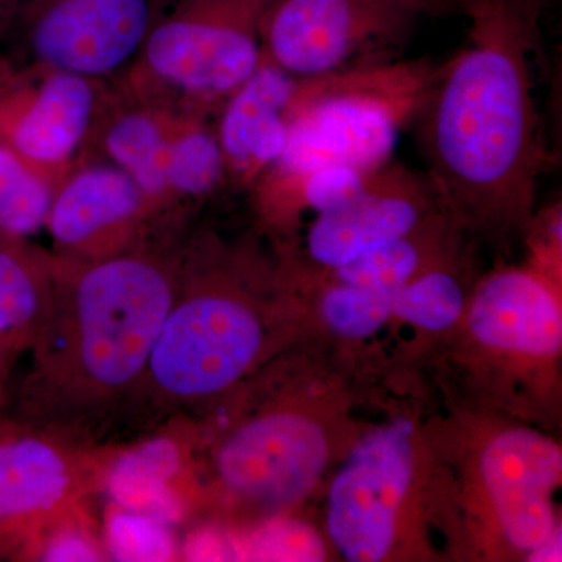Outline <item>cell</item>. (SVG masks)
I'll return each mask as SVG.
<instances>
[{"instance_id":"obj_1","label":"cell","mask_w":562,"mask_h":562,"mask_svg":"<svg viewBox=\"0 0 562 562\" xmlns=\"http://www.w3.org/2000/svg\"><path fill=\"white\" fill-rule=\"evenodd\" d=\"M460 3L464 44L438 66L417 117L427 177L461 224H520L549 165L536 95L547 0Z\"/></svg>"},{"instance_id":"obj_14","label":"cell","mask_w":562,"mask_h":562,"mask_svg":"<svg viewBox=\"0 0 562 562\" xmlns=\"http://www.w3.org/2000/svg\"><path fill=\"white\" fill-rule=\"evenodd\" d=\"M479 469L509 546L532 553L557 535L553 494L562 475L557 442L528 428H508L483 447Z\"/></svg>"},{"instance_id":"obj_3","label":"cell","mask_w":562,"mask_h":562,"mask_svg":"<svg viewBox=\"0 0 562 562\" xmlns=\"http://www.w3.org/2000/svg\"><path fill=\"white\" fill-rule=\"evenodd\" d=\"M254 258L206 236L184 239L179 283L120 431L136 438L187 419L238 386L265 357L266 314Z\"/></svg>"},{"instance_id":"obj_9","label":"cell","mask_w":562,"mask_h":562,"mask_svg":"<svg viewBox=\"0 0 562 562\" xmlns=\"http://www.w3.org/2000/svg\"><path fill=\"white\" fill-rule=\"evenodd\" d=\"M160 2L16 0L2 31L18 44L22 68L120 79L138 57Z\"/></svg>"},{"instance_id":"obj_26","label":"cell","mask_w":562,"mask_h":562,"mask_svg":"<svg viewBox=\"0 0 562 562\" xmlns=\"http://www.w3.org/2000/svg\"><path fill=\"white\" fill-rule=\"evenodd\" d=\"M22 557L33 561H109L102 536L87 522L83 508L41 531Z\"/></svg>"},{"instance_id":"obj_2","label":"cell","mask_w":562,"mask_h":562,"mask_svg":"<svg viewBox=\"0 0 562 562\" xmlns=\"http://www.w3.org/2000/svg\"><path fill=\"white\" fill-rule=\"evenodd\" d=\"M183 246L181 224L165 222L98 260L54 254V297L29 347L18 420L114 446L171 308Z\"/></svg>"},{"instance_id":"obj_30","label":"cell","mask_w":562,"mask_h":562,"mask_svg":"<svg viewBox=\"0 0 562 562\" xmlns=\"http://www.w3.org/2000/svg\"><path fill=\"white\" fill-rule=\"evenodd\" d=\"M14 2H16V0H0V31H2L3 24H5Z\"/></svg>"},{"instance_id":"obj_25","label":"cell","mask_w":562,"mask_h":562,"mask_svg":"<svg viewBox=\"0 0 562 562\" xmlns=\"http://www.w3.org/2000/svg\"><path fill=\"white\" fill-rule=\"evenodd\" d=\"M102 539L109 560L171 561L179 554L168 525L120 506L111 505Z\"/></svg>"},{"instance_id":"obj_5","label":"cell","mask_w":562,"mask_h":562,"mask_svg":"<svg viewBox=\"0 0 562 562\" xmlns=\"http://www.w3.org/2000/svg\"><path fill=\"white\" fill-rule=\"evenodd\" d=\"M273 0H161L121 94L209 114L262 61L261 25Z\"/></svg>"},{"instance_id":"obj_16","label":"cell","mask_w":562,"mask_h":562,"mask_svg":"<svg viewBox=\"0 0 562 562\" xmlns=\"http://www.w3.org/2000/svg\"><path fill=\"white\" fill-rule=\"evenodd\" d=\"M191 462V431L187 419L117 446L102 492L111 503L160 520L177 524L198 497Z\"/></svg>"},{"instance_id":"obj_11","label":"cell","mask_w":562,"mask_h":562,"mask_svg":"<svg viewBox=\"0 0 562 562\" xmlns=\"http://www.w3.org/2000/svg\"><path fill=\"white\" fill-rule=\"evenodd\" d=\"M413 475L408 422L379 428L358 443L327 498V532L344 560L379 562L390 554Z\"/></svg>"},{"instance_id":"obj_20","label":"cell","mask_w":562,"mask_h":562,"mask_svg":"<svg viewBox=\"0 0 562 562\" xmlns=\"http://www.w3.org/2000/svg\"><path fill=\"white\" fill-rule=\"evenodd\" d=\"M227 177L216 127L209 124L205 113L181 111L173 125L166 149L165 214L180 221L176 206L206 198Z\"/></svg>"},{"instance_id":"obj_18","label":"cell","mask_w":562,"mask_h":562,"mask_svg":"<svg viewBox=\"0 0 562 562\" xmlns=\"http://www.w3.org/2000/svg\"><path fill=\"white\" fill-rule=\"evenodd\" d=\"M120 105L106 102L92 139L101 144L103 157L131 173L146 194L157 222L165 214L166 149L181 111L122 95Z\"/></svg>"},{"instance_id":"obj_8","label":"cell","mask_w":562,"mask_h":562,"mask_svg":"<svg viewBox=\"0 0 562 562\" xmlns=\"http://www.w3.org/2000/svg\"><path fill=\"white\" fill-rule=\"evenodd\" d=\"M117 446H91L25 422L0 427V558L103 490Z\"/></svg>"},{"instance_id":"obj_6","label":"cell","mask_w":562,"mask_h":562,"mask_svg":"<svg viewBox=\"0 0 562 562\" xmlns=\"http://www.w3.org/2000/svg\"><path fill=\"white\" fill-rule=\"evenodd\" d=\"M328 458L327 436L313 417L273 406L235 422L214 438L203 472L210 490L233 512L272 519L314 490Z\"/></svg>"},{"instance_id":"obj_27","label":"cell","mask_w":562,"mask_h":562,"mask_svg":"<svg viewBox=\"0 0 562 562\" xmlns=\"http://www.w3.org/2000/svg\"><path fill=\"white\" fill-rule=\"evenodd\" d=\"M376 171H361L349 166H333L314 171L292 190L277 213L310 209L321 214L336 209L353 198Z\"/></svg>"},{"instance_id":"obj_4","label":"cell","mask_w":562,"mask_h":562,"mask_svg":"<svg viewBox=\"0 0 562 562\" xmlns=\"http://www.w3.org/2000/svg\"><path fill=\"white\" fill-rule=\"evenodd\" d=\"M438 66L428 60L364 63L299 81L286 144L254 190L277 213L306 176L333 166L376 171L417 121Z\"/></svg>"},{"instance_id":"obj_21","label":"cell","mask_w":562,"mask_h":562,"mask_svg":"<svg viewBox=\"0 0 562 562\" xmlns=\"http://www.w3.org/2000/svg\"><path fill=\"white\" fill-rule=\"evenodd\" d=\"M452 214L439 211L409 235L376 247L342 268L330 271L333 279L369 290L391 291L408 283L441 260L443 228Z\"/></svg>"},{"instance_id":"obj_29","label":"cell","mask_w":562,"mask_h":562,"mask_svg":"<svg viewBox=\"0 0 562 562\" xmlns=\"http://www.w3.org/2000/svg\"><path fill=\"white\" fill-rule=\"evenodd\" d=\"M16 357L18 353H14V351L0 346V394H3V386H5L7 376H9L11 362Z\"/></svg>"},{"instance_id":"obj_28","label":"cell","mask_w":562,"mask_h":562,"mask_svg":"<svg viewBox=\"0 0 562 562\" xmlns=\"http://www.w3.org/2000/svg\"><path fill=\"white\" fill-rule=\"evenodd\" d=\"M255 560L319 561L322 546L316 536L303 525L268 522L251 543Z\"/></svg>"},{"instance_id":"obj_19","label":"cell","mask_w":562,"mask_h":562,"mask_svg":"<svg viewBox=\"0 0 562 562\" xmlns=\"http://www.w3.org/2000/svg\"><path fill=\"white\" fill-rule=\"evenodd\" d=\"M55 255L25 238L0 233V346L29 350L49 313Z\"/></svg>"},{"instance_id":"obj_17","label":"cell","mask_w":562,"mask_h":562,"mask_svg":"<svg viewBox=\"0 0 562 562\" xmlns=\"http://www.w3.org/2000/svg\"><path fill=\"white\" fill-rule=\"evenodd\" d=\"M297 77L262 58L217 110L216 127L228 179L254 187L286 144Z\"/></svg>"},{"instance_id":"obj_23","label":"cell","mask_w":562,"mask_h":562,"mask_svg":"<svg viewBox=\"0 0 562 562\" xmlns=\"http://www.w3.org/2000/svg\"><path fill=\"white\" fill-rule=\"evenodd\" d=\"M391 316L427 331L449 330L464 312L460 280L435 268L390 291Z\"/></svg>"},{"instance_id":"obj_13","label":"cell","mask_w":562,"mask_h":562,"mask_svg":"<svg viewBox=\"0 0 562 562\" xmlns=\"http://www.w3.org/2000/svg\"><path fill=\"white\" fill-rule=\"evenodd\" d=\"M446 210L427 173L401 162H387L373 172L353 198L317 214L306 249L314 265L336 271L376 247L401 239Z\"/></svg>"},{"instance_id":"obj_10","label":"cell","mask_w":562,"mask_h":562,"mask_svg":"<svg viewBox=\"0 0 562 562\" xmlns=\"http://www.w3.org/2000/svg\"><path fill=\"white\" fill-rule=\"evenodd\" d=\"M103 91V81L0 58V143L58 183L94 136Z\"/></svg>"},{"instance_id":"obj_7","label":"cell","mask_w":562,"mask_h":562,"mask_svg":"<svg viewBox=\"0 0 562 562\" xmlns=\"http://www.w3.org/2000/svg\"><path fill=\"white\" fill-rule=\"evenodd\" d=\"M449 0H273L262 58L297 79L387 60L424 14Z\"/></svg>"},{"instance_id":"obj_15","label":"cell","mask_w":562,"mask_h":562,"mask_svg":"<svg viewBox=\"0 0 562 562\" xmlns=\"http://www.w3.org/2000/svg\"><path fill=\"white\" fill-rule=\"evenodd\" d=\"M469 328L491 350L557 357L562 347L561 302L541 273L503 269L480 283L469 310Z\"/></svg>"},{"instance_id":"obj_12","label":"cell","mask_w":562,"mask_h":562,"mask_svg":"<svg viewBox=\"0 0 562 562\" xmlns=\"http://www.w3.org/2000/svg\"><path fill=\"white\" fill-rule=\"evenodd\" d=\"M158 224L136 180L105 160L76 162L58 180L46 231L54 254L98 260L127 249Z\"/></svg>"},{"instance_id":"obj_22","label":"cell","mask_w":562,"mask_h":562,"mask_svg":"<svg viewBox=\"0 0 562 562\" xmlns=\"http://www.w3.org/2000/svg\"><path fill=\"white\" fill-rule=\"evenodd\" d=\"M57 181L0 143V233L29 239L46 228Z\"/></svg>"},{"instance_id":"obj_24","label":"cell","mask_w":562,"mask_h":562,"mask_svg":"<svg viewBox=\"0 0 562 562\" xmlns=\"http://www.w3.org/2000/svg\"><path fill=\"white\" fill-rule=\"evenodd\" d=\"M319 310L325 324L338 335L368 338L390 321V291L369 290L333 279L322 291Z\"/></svg>"},{"instance_id":"obj_31","label":"cell","mask_w":562,"mask_h":562,"mask_svg":"<svg viewBox=\"0 0 562 562\" xmlns=\"http://www.w3.org/2000/svg\"><path fill=\"white\" fill-rule=\"evenodd\" d=\"M2 395H3V394H0V398H2Z\"/></svg>"}]
</instances>
